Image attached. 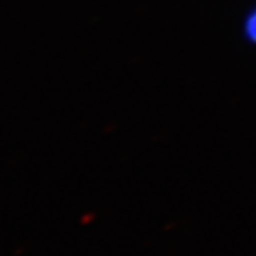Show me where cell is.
Returning a JSON list of instances; mask_svg holds the SVG:
<instances>
[{
	"instance_id": "obj_1",
	"label": "cell",
	"mask_w": 256,
	"mask_h": 256,
	"mask_svg": "<svg viewBox=\"0 0 256 256\" xmlns=\"http://www.w3.org/2000/svg\"><path fill=\"white\" fill-rule=\"evenodd\" d=\"M246 34L254 43H256V10L249 14L246 20Z\"/></svg>"
}]
</instances>
